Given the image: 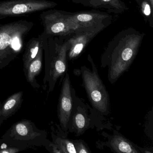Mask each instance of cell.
Listing matches in <instances>:
<instances>
[{"label":"cell","instance_id":"cell-8","mask_svg":"<svg viewBox=\"0 0 153 153\" xmlns=\"http://www.w3.org/2000/svg\"><path fill=\"white\" fill-rule=\"evenodd\" d=\"M71 85L68 74H66L62 82L59 105V119L64 129L68 128L72 110Z\"/></svg>","mask_w":153,"mask_h":153},{"label":"cell","instance_id":"cell-19","mask_svg":"<svg viewBox=\"0 0 153 153\" xmlns=\"http://www.w3.org/2000/svg\"><path fill=\"white\" fill-rule=\"evenodd\" d=\"M75 147L78 153H90V151L88 148L85 146V143L82 141H78L74 143Z\"/></svg>","mask_w":153,"mask_h":153},{"label":"cell","instance_id":"cell-2","mask_svg":"<svg viewBox=\"0 0 153 153\" xmlns=\"http://www.w3.org/2000/svg\"><path fill=\"white\" fill-rule=\"evenodd\" d=\"M34 26L33 22L24 20L0 24V64L10 61L23 50Z\"/></svg>","mask_w":153,"mask_h":153},{"label":"cell","instance_id":"cell-7","mask_svg":"<svg viewBox=\"0 0 153 153\" xmlns=\"http://www.w3.org/2000/svg\"><path fill=\"white\" fill-rule=\"evenodd\" d=\"M104 29L103 27H97L86 30H77L73 34V36L67 41L69 59L71 60L77 58L92 39Z\"/></svg>","mask_w":153,"mask_h":153},{"label":"cell","instance_id":"cell-6","mask_svg":"<svg viewBox=\"0 0 153 153\" xmlns=\"http://www.w3.org/2000/svg\"><path fill=\"white\" fill-rule=\"evenodd\" d=\"M70 18L77 26V30H84L97 27L105 28L110 25L112 17L106 13L88 11L71 13Z\"/></svg>","mask_w":153,"mask_h":153},{"label":"cell","instance_id":"cell-20","mask_svg":"<svg viewBox=\"0 0 153 153\" xmlns=\"http://www.w3.org/2000/svg\"><path fill=\"white\" fill-rule=\"evenodd\" d=\"M19 151V150L18 149L8 148L1 149V150H0V153H15Z\"/></svg>","mask_w":153,"mask_h":153},{"label":"cell","instance_id":"cell-11","mask_svg":"<svg viewBox=\"0 0 153 153\" xmlns=\"http://www.w3.org/2000/svg\"><path fill=\"white\" fill-rule=\"evenodd\" d=\"M43 49V33L37 37L31 38L26 45L25 50L23 56L24 67L26 70L30 62L35 58L39 52Z\"/></svg>","mask_w":153,"mask_h":153},{"label":"cell","instance_id":"cell-12","mask_svg":"<svg viewBox=\"0 0 153 153\" xmlns=\"http://www.w3.org/2000/svg\"><path fill=\"white\" fill-rule=\"evenodd\" d=\"M111 146L114 151L118 153H138L130 142L120 135L114 136L111 140Z\"/></svg>","mask_w":153,"mask_h":153},{"label":"cell","instance_id":"cell-9","mask_svg":"<svg viewBox=\"0 0 153 153\" xmlns=\"http://www.w3.org/2000/svg\"><path fill=\"white\" fill-rule=\"evenodd\" d=\"M54 49L53 68L52 72V80L55 84L58 79L64 74L68 68V45L67 42L62 43L58 42L54 36H50Z\"/></svg>","mask_w":153,"mask_h":153},{"label":"cell","instance_id":"cell-16","mask_svg":"<svg viewBox=\"0 0 153 153\" xmlns=\"http://www.w3.org/2000/svg\"><path fill=\"white\" fill-rule=\"evenodd\" d=\"M43 49L38 53L36 57L30 62L27 69V77L29 82L32 83L34 80L35 77L39 73L42 68V60Z\"/></svg>","mask_w":153,"mask_h":153},{"label":"cell","instance_id":"cell-4","mask_svg":"<svg viewBox=\"0 0 153 153\" xmlns=\"http://www.w3.org/2000/svg\"><path fill=\"white\" fill-rule=\"evenodd\" d=\"M71 13L57 10L42 11L40 19L44 27L43 33L47 36L57 37L75 33L78 27L71 19Z\"/></svg>","mask_w":153,"mask_h":153},{"label":"cell","instance_id":"cell-18","mask_svg":"<svg viewBox=\"0 0 153 153\" xmlns=\"http://www.w3.org/2000/svg\"><path fill=\"white\" fill-rule=\"evenodd\" d=\"M57 146L61 153H77L75 144L68 139H59L57 140Z\"/></svg>","mask_w":153,"mask_h":153},{"label":"cell","instance_id":"cell-10","mask_svg":"<svg viewBox=\"0 0 153 153\" xmlns=\"http://www.w3.org/2000/svg\"><path fill=\"white\" fill-rule=\"evenodd\" d=\"M72 1L85 7L105 9L108 12L114 14H120L128 9L121 0H72Z\"/></svg>","mask_w":153,"mask_h":153},{"label":"cell","instance_id":"cell-13","mask_svg":"<svg viewBox=\"0 0 153 153\" xmlns=\"http://www.w3.org/2000/svg\"><path fill=\"white\" fill-rule=\"evenodd\" d=\"M13 131L16 135L25 139L34 138L39 135L38 132L33 131L31 124L27 121H22L16 123Z\"/></svg>","mask_w":153,"mask_h":153},{"label":"cell","instance_id":"cell-3","mask_svg":"<svg viewBox=\"0 0 153 153\" xmlns=\"http://www.w3.org/2000/svg\"><path fill=\"white\" fill-rule=\"evenodd\" d=\"M88 59L93 66V71L85 67L81 68L83 85L93 106L101 114L106 115L110 110L109 94L90 55Z\"/></svg>","mask_w":153,"mask_h":153},{"label":"cell","instance_id":"cell-23","mask_svg":"<svg viewBox=\"0 0 153 153\" xmlns=\"http://www.w3.org/2000/svg\"><path fill=\"white\" fill-rule=\"evenodd\" d=\"M1 111H0V116H1Z\"/></svg>","mask_w":153,"mask_h":153},{"label":"cell","instance_id":"cell-17","mask_svg":"<svg viewBox=\"0 0 153 153\" xmlns=\"http://www.w3.org/2000/svg\"><path fill=\"white\" fill-rule=\"evenodd\" d=\"M138 4L140 6L144 19L146 22H148L150 26L153 27V7L150 4L149 0H141Z\"/></svg>","mask_w":153,"mask_h":153},{"label":"cell","instance_id":"cell-14","mask_svg":"<svg viewBox=\"0 0 153 153\" xmlns=\"http://www.w3.org/2000/svg\"><path fill=\"white\" fill-rule=\"evenodd\" d=\"M22 94V92L16 93L7 100L1 110V114L3 117H7L15 111L21 102Z\"/></svg>","mask_w":153,"mask_h":153},{"label":"cell","instance_id":"cell-21","mask_svg":"<svg viewBox=\"0 0 153 153\" xmlns=\"http://www.w3.org/2000/svg\"><path fill=\"white\" fill-rule=\"evenodd\" d=\"M149 2H150L151 6L153 7V0H149Z\"/></svg>","mask_w":153,"mask_h":153},{"label":"cell","instance_id":"cell-1","mask_svg":"<svg viewBox=\"0 0 153 153\" xmlns=\"http://www.w3.org/2000/svg\"><path fill=\"white\" fill-rule=\"evenodd\" d=\"M144 35L134 28H127L119 32L109 43L102 57V63L104 67H109L108 78L111 84L128 69Z\"/></svg>","mask_w":153,"mask_h":153},{"label":"cell","instance_id":"cell-5","mask_svg":"<svg viewBox=\"0 0 153 153\" xmlns=\"http://www.w3.org/2000/svg\"><path fill=\"white\" fill-rule=\"evenodd\" d=\"M58 5L48 0H6L0 1V17H16L42 11Z\"/></svg>","mask_w":153,"mask_h":153},{"label":"cell","instance_id":"cell-22","mask_svg":"<svg viewBox=\"0 0 153 153\" xmlns=\"http://www.w3.org/2000/svg\"><path fill=\"white\" fill-rule=\"evenodd\" d=\"M136 1H137V3H138L140 1H141V0H136Z\"/></svg>","mask_w":153,"mask_h":153},{"label":"cell","instance_id":"cell-15","mask_svg":"<svg viewBox=\"0 0 153 153\" xmlns=\"http://www.w3.org/2000/svg\"><path fill=\"white\" fill-rule=\"evenodd\" d=\"M88 119L85 114L80 111L75 113L72 117V125L74 131L79 136L85 131L88 125Z\"/></svg>","mask_w":153,"mask_h":153}]
</instances>
